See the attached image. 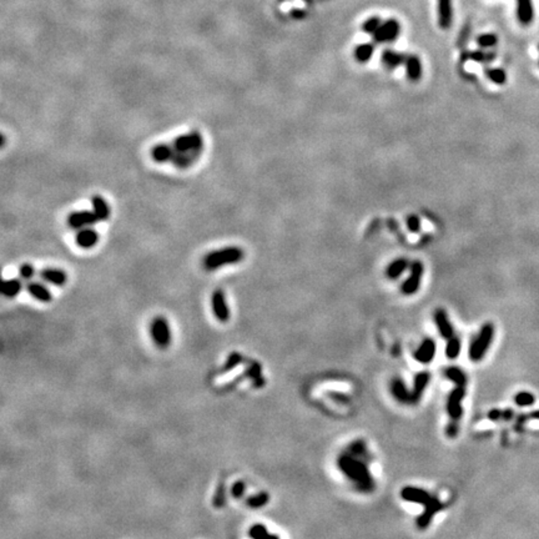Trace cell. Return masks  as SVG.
Segmentation results:
<instances>
[{
  "mask_svg": "<svg viewBox=\"0 0 539 539\" xmlns=\"http://www.w3.org/2000/svg\"><path fill=\"white\" fill-rule=\"evenodd\" d=\"M538 50H539V46H538Z\"/></svg>",
  "mask_w": 539,
  "mask_h": 539,
  "instance_id": "cell-50",
  "label": "cell"
},
{
  "mask_svg": "<svg viewBox=\"0 0 539 539\" xmlns=\"http://www.w3.org/2000/svg\"><path fill=\"white\" fill-rule=\"evenodd\" d=\"M391 393L395 397L399 403L402 404H409L412 403L411 398V392L407 388L406 383L403 382V379L399 378V377H396L392 379L391 382Z\"/></svg>",
  "mask_w": 539,
  "mask_h": 539,
  "instance_id": "cell-17",
  "label": "cell"
},
{
  "mask_svg": "<svg viewBox=\"0 0 539 539\" xmlns=\"http://www.w3.org/2000/svg\"><path fill=\"white\" fill-rule=\"evenodd\" d=\"M401 497L403 501L411 502V503L422 504V506H427L434 498V496H432L431 493H428L427 490L422 489V488L411 487V485H407V487H404L401 490Z\"/></svg>",
  "mask_w": 539,
  "mask_h": 539,
  "instance_id": "cell-11",
  "label": "cell"
},
{
  "mask_svg": "<svg viewBox=\"0 0 539 539\" xmlns=\"http://www.w3.org/2000/svg\"><path fill=\"white\" fill-rule=\"evenodd\" d=\"M245 492H246V483L244 481H237L231 487V496L233 498H241L245 494Z\"/></svg>",
  "mask_w": 539,
  "mask_h": 539,
  "instance_id": "cell-43",
  "label": "cell"
},
{
  "mask_svg": "<svg viewBox=\"0 0 539 539\" xmlns=\"http://www.w3.org/2000/svg\"><path fill=\"white\" fill-rule=\"evenodd\" d=\"M517 18L522 25H529L533 22L534 10L532 0H517Z\"/></svg>",
  "mask_w": 539,
  "mask_h": 539,
  "instance_id": "cell-22",
  "label": "cell"
},
{
  "mask_svg": "<svg viewBox=\"0 0 539 539\" xmlns=\"http://www.w3.org/2000/svg\"><path fill=\"white\" fill-rule=\"evenodd\" d=\"M23 290V282L19 279L4 280L1 284V293L4 297L14 298L17 297Z\"/></svg>",
  "mask_w": 539,
  "mask_h": 539,
  "instance_id": "cell-27",
  "label": "cell"
},
{
  "mask_svg": "<svg viewBox=\"0 0 539 539\" xmlns=\"http://www.w3.org/2000/svg\"><path fill=\"white\" fill-rule=\"evenodd\" d=\"M150 336L155 346L160 350H166L172 342V332L170 325L164 316H156L152 318L149 326Z\"/></svg>",
  "mask_w": 539,
  "mask_h": 539,
  "instance_id": "cell-4",
  "label": "cell"
},
{
  "mask_svg": "<svg viewBox=\"0 0 539 539\" xmlns=\"http://www.w3.org/2000/svg\"><path fill=\"white\" fill-rule=\"evenodd\" d=\"M434 322H436L438 332L443 339L448 340L454 335L452 323L450 322L447 313H446V311L443 309H438L436 311V313H434Z\"/></svg>",
  "mask_w": 539,
  "mask_h": 539,
  "instance_id": "cell-19",
  "label": "cell"
},
{
  "mask_svg": "<svg viewBox=\"0 0 539 539\" xmlns=\"http://www.w3.org/2000/svg\"><path fill=\"white\" fill-rule=\"evenodd\" d=\"M404 65H406L407 78L411 82L416 83L422 78V64H421L420 57H417L416 55H409V57H406Z\"/></svg>",
  "mask_w": 539,
  "mask_h": 539,
  "instance_id": "cell-23",
  "label": "cell"
},
{
  "mask_svg": "<svg viewBox=\"0 0 539 539\" xmlns=\"http://www.w3.org/2000/svg\"><path fill=\"white\" fill-rule=\"evenodd\" d=\"M446 377H447L450 381H452L455 386H462V387H466L467 385V376L463 371H462L459 367L451 366L448 367L445 371Z\"/></svg>",
  "mask_w": 539,
  "mask_h": 539,
  "instance_id": "cell-30",
  "label": "cell"
},
{
  "mask_svg": "<svg viewBox=\"0 0 539 539\" xmlns=\"http://www.w3.org/2000/svg\"><path fill=\"white\" fill-rule=\"evenodd\" d=\"M452 0H438V23L442 29H448L452 25Z\"/></svg>",
  "mask_w": 539,
  "mask_h": 539,
  "instance_id": "cell-21",
  "label": "cell"
},
{
  "mask_svg": "<svg viewBox=\"0 0 539 539\" xmlns=\"http://www.w3.org/2000/svg\"><path fill=\"white\" fill-rule=\"evenodd\" d=\"M337 467L362 493L373 492L374 481L369 472L367 462L353 457L350 453H343L337 458Z\"/></svg>",
  "mask_w": 539,
  "mask_h": 539,
  "instance_id": "cell-1",
  "label": "cell"
},
{
  "mask_svg": "<svg viewBox=\"0 0 539 539\" xmlns=\"http://www.w3.org/2000/svg\"><path fill=\"white\" fill-rule=\"evenodd\" d=\"M514 402L515 404L519 407H528V406H532V404H534V402H536V397H534V395H532L531 392L523 391V392H519L515 395Z\"/></svg>",
  "mask_w": 539,
  "mask_h": 539,
  "instance_id": "cell-37",
  "label": "cell"
},
{
  "mask_svg": "<svg viewBox=\"0 0 539 539\" xmlns=\"http://www.w3.org/2000/svg\"><path fill=\"white\" fill-rule=\"evenodd\" d=\"M443 507H445V504L442 503L437 497H434V498L432 499L431 503L425 506V512H423L422 514L417 518V520H416V524H417L418 528L420 529L427 528V527L431 524L434 515H436L439 511L443 510Z\"/></svg>",
  "mask_w": 539,
  "mask_h": 539,
  "instance_id": "cell-12",
  "label": "cell"
},
{
  "mask_svg": "<svg viewBox=\"0 0 539 539\" xmlns=\"http://www.w3.org/2000/svg\"><path fill=\"white\" fill-rule=\"evenodd\" d=\"M40 277L48 284H52L57 287H61L68 281V275L60 268H44L40 272Z\"/></svg>",
  "mask_w": 539,
  "mask_h": 539,
  "instance_id": "cell-20",
  "label": "cell"
},
{
  "mask_svg": "<svg viewBox=\"0 0 539 539\" xmlns=\"http://www.w3.org/2000/svg\"><path fill=\"white\" fill-rule=\"evenodd\" d=\"M242 360H244V357H242L241 353L239 352H231L230 355H228L227 360H226L225 365H224L223 367V372L224 373H226V372H230L232 371L235 367H237L239 365H241L242 363Z\"/></svg>",
  "mask_w": 539,
  "mask_h": 539,
  "instance_id": "cell-36",
  "label": "cell"
},
{
  "mask_svg": "<svg viewBox=\"0 0 539 539\" xmlns=\"http://www.w3.org/2000/svg\"><path fill=\"white\" fill-rule=\"evenodd\" d=\"M409 266H411V263H409V261L407 258H396L386 268V276L390 280H397L403 275V272L406 271Z\"/></svg>",
  "mask_w": 539,
  "mask_h": 539,
  "instance_id": "cell-24",
  "label": "cell"
},
{
  "mask_svg": "<svg viewBox=\"0 0 539 539\" xmlns=\"http://www.w3.org/2000/svg\"><path fill=\"white\" fill-rule=\"evenodd\" d=\"M498 41L497 36L494 34H483V35L478 36L477 38V44L483 48V49H487V48H492L494 46Z\"/></svg>",
  "mask_w": 539,
  "mask_h": 539,
  "instance_id": "cell-39",
  "label": "cell"
},
{
  "mask_svg": "<svg viewBox=\"0 0 539 539\" xmlns=\"http://www.w3.org/2000/svg\"><path fill=\"white\" fill-rule=\"evenodd\" d=\"M488 418H489L490 421H499L501 418H503V412L499 411V409L497 408L492 409V411H489V413H488Z\"/></svg>",
  "mask_w": 539,
  "mask_h": 539,
  "instance_id": "cell-47",
  "label": "cell"
},
{
  "mask_svg": "<svg viewBox=\"0 0 539 539\" xmlns=\"http://www.w3.org/2000/svg\"><path fill=\"white\" fill-rule=\"evenodd\" d=\"M244 257L245 252L241 247L228 246L209 252L203 257L202 265L207 271H215L224 266L236 265V263L241 262Z\"/></svg>",
  "mask_w": 539,
  "mask_h": 539,
  "instance_id": "cell-2",
  "label": "cell"
},
{
  "mask_svg": "<svg viewBox=\"0 0 539 539\" xmlns=\"http://www.w3.org/2000/svg\"><path fill=\"white\" fill-rule=\"evenodd\" d=\"M531 417L534 418V420H539V411L533 412V413L531 415Z\"/></svg>",
  "mask_w": 539,
  "mask_h": 539,
  "instance_id": "cell-49",
  "label": "cell"
},
{
  "mask_svg": "<svg viewBox=\"0 0 539 539\" xmlns=\"http://www.w3.org/2000/svg\"><path fill=\"white\" fill-rule=\"evenodd\" d=\"M211 307L214 316L216 317V320L219 322L226 323L230 320L231 312L227 306V302H226L225 292L223 290L214 291L211 296Z\"/></svg>",
  "mask_w": 539,
  "mask_h": 539,
  "instance_id": "cell-7",
  "label": "cell"
},
{
  "mask_svg": "<svg viewBox=\"0 0 539 539\" xmlns=\"http://www.w3.org/2000/svg\"><path fill=\"white\" fill-rule=\"evenodd\" d=\"M468 57H471L472 60H474V61L489 62L494 59L496 54H494V53H485V52H482V50H478V52L471 53Z\"/></svg>",
  "mask_w": 539,
  "mask_h": 539,
  "instance_id": "cell-41",
  "label": "cell"
},
{
  "mask_svg": "<svg viewBox=\"0 0 539 539\" xmlns=\"http://www.w3.org/2000/svg\"><path fill=\"white\" fill-rule=\"evenodd\" d=\"M374 53V46L372 44H361L355 49V57L358 62H367Z\"/></svg>",
  "mask_w": 539,
  "mask_h": 539,
  "instance_id": "cell-32",
  "label": "cell"
},
{
  "mask_svg": "<svg viewBox=\"0 0 539 539\" xmlns=\"http://www.w3.org/2000/svg\"><path fill=\"white\" fill-rule=\"evenodd\" d=\"M461 353V340L455 337L453 335L451 339L447 340V344H446V356H447L450 360H454L459 356Z\"/></svg>",
  "mask_w": 539,
  "mask_h": 539,
  "instance_id": "cell-34",
  "label": "cell"
},
{
  "mask_svg": "<svg viewBox=\"0 0 539 539\" xmlns=\"http://www.w3.org/2000/svg\"><path fill=\"white\" fill-rule=\"evenodd\" d=\"M66 223L70 228L80 230L99 223V219L94 211H74L68 216Z\"/></svg>",
  "mask_w": 539,
  "mask_h": 539,
  "instance_id": "cell-10",
  "label": "cell"
},
{
  "mask_svg": "<svg viewBox=\"0 0 539 539\" xmlns=\"http://www.w3.org/2000/svg\"><path fill=\"white\" fill-rule=\"evenodd\" d=\"M347 453H350L351 455L358 458V459L369 462V452H367L366 442L362 441V439H357V441L352 442V443L347 447Z\"/></svg>",
  "mask_w": 539,
  "mask_h": 539,
  "instance_id": "cell-28",
  "label": "cell"
},
{
  "mask_svg": "<svg viewBox=\"0 0 539 539\" xmlns=\"http://www.w3.org/2000/svg\"><path fill=\"white\" fill-rule=\"evenodd\" d=\"M91 205H92V211L96 214L99 221H105L110 217L112 215V210L109 207L108 202L105 201V199L100 195H94L91 198Z\"/></svg>",
  "mask_w": 539,
  "mask_h": 539,
  "instance_id": "cell-25",
  "label": "cell"
},
{
  "mask_svg": "<svg viewBox=\"0 0 539 539\" xmlns=\"http://www.w3.org/2000/svg\"><path fill=\"white\" fill-rule=\"evenodd\" d=\"M485 75L490 82L497 85H503L507 82V74L503 69L501 68H492L485 70Z\"/></svg>",
  "mask_w": 539,
  "mask_h": 539,
  "instance_id": "cell-35",
  "label": "cell"
},
{
  "mask_svg": "<svg viewBox=\"0 0 539 539\" xmlns=\"http://www.w3.org/2000/svg\"><path fill=\"white\" fill-rule=\"evenodd\" d=\"M436 355V342L432 339H425L415 352V358L422 365H428Z\"/></svg>",
  "mask_w": 539,
  "mask_h": 539,
  "instance_id": "cell-14",
  "label": "cell"
},
{
  "mask_svg": "<svg viewBox=\"0 0 539 539\" xmlns=\"http://www.w3.org/2000/svg\"><path fill=\"white\" fill-rule=\"evenodd\" d=\"M494 339V326L493 323H484L481 327L477 337L473 340L471 347H469V358L473 362H480L487 353L488 348L490 347Z\"/></svg>",
  "mask_w": 539,
  "mask_h": 539,
  "instance_id": "cell-3",
  "label": "cell"
},
{
  "mask_svg": "<svg viewBox=\"0 0 539 539\" xmlns=\"http://www.w3.org/2000/svg\"><path fill=\"white\" fill-rule=\"evenodd\" d=\"M406 224H407V227H408V230L411 231V232H418V231H420L421 221L420 219H418V216H416V215H411V216L407 217Z\"/></svg>",
  "mask_w": 539,
  "mask_h": 539,
  "instance_id": "cell-44",
  "label": "cell"
},
{
  "mask_svg": "<svg viewBox=\"0 0 539 539\" xmlns=\"http://www.w3.org/2000/svg\"><path fill=\"white\" fill-rule=\"evenodd\" d=\"M270 502V496L266 492H260L257 494H254V496H250L246 499V506L252 508V510H258V508H262L266 504Z\"/></svg>",
  "mask_w": 539,
  "mask_h": 539,
  "instance_id": "cell-33",
  "label": "cell"
},
{
  "mask_svg": "<svg viewBox=\"0 0 539 539\" xmlns=\"http://www.w3.org/2000/svg\"><path fill=\"white\" fill-rule=\"evenodd\" d=\"M446 433H447L448 437H455L458 433V426H457V421H453L451 423H448L447 426V429H446Z\"/></svg>",
  "mask_w": 539,
  "mask_h": 539,
  "instance_id": "cell-46",
  "label": "cell"
},
{
  "mask_svg": "<svg viewBox=\"0 0 539 539\" xmlns=\"http://www.w3.org/2000/svg\"><path fill=\"white\" fill-rule=\"evenodd\" d=\"M75 242L80 249L90 250L99 242V233L90 226L80 228L75 235Z\"/></svg>",
  "mask_w": 539,
  "mask_h": 539,
  "instance_id": "cell-13",
  "label": "cell"
},
{
  "mask_svg": "<svg viewBox=\"0 0 539 539\" xmlns=\"http://www.w3.org/2000/svg\"><path fill=\"white\" fill-rule=\"evenodd\" d=\"M409 270H411L409 276L407 277L406 281L402 284V287H401L402 293L407 296L415 295V293L418 291V288H420L421 286V281H422L423 270H425V268H423V263L421 262V261H413V262L411 263V266H409Z\"/></svg>",
  "mask_w": 539,
  "mask_h": 539,
  "instance_id": "cell-6",
  "label": "cell"
},
{
  "mask_svg": "<svg viewBox=\"0 0 539 539\" xmlns=\"http://www.w3.org/2000/svg\"><path fill=\"white\" fill-rule=\"evenodd\" d=\"M406 61V57L401 53L393 52V50L388 49L385 50L382 54V62L383 65L388 69V70H393V69L398 68L399 65L404 64Z\"/></svg>",
  "mask_w": 539,
  "mask_h": 539,
  "instance_id": "cell-26",
  "label": "cell"
},
{
  "mask_svg": "<svg viewBox=\"0 0 539 539\" xmlns=\"http://www.w3.org/2000/svg\"><path fill=\"white\" fill-rule=\"evenodd\" d=\"M466 387H462V386H457V388L451 392L450 397H448L447 401V412L450 417L453 421L461 420L462 415H463V409H462V401L464 398V395H466Z\"/></svg>",
  "mask_w": 539,
  "mask_h": 539,
  "instance_id": "cell-9",
  "label": "cell"
},
{
  "mask_svg": "<svg viewBox=\"0 0 539 539\" xmlns=\"http://www.w3.org/2000/svg\"><path fill=\"white\" fill-rule=\"evenodd\" d=\"M249 537L252 539H270V538H274V539H279V536H275V534H271L270 532H268L267 527L263 526V524H260V523H257V524H254V526L250 528L249 531Z\"/></svg>",
  "mask_w": 539,
  "mask_h": 539,
  "instance_id": "cell-31",
  "label": "cell"
},
{
  "mask_svg": "<svg viewBox=\"0 0 539 539\" xmlns=\"http://www.w3.org/2000/svg\"><path fill=\"white\" fill-rule=\"evenodd\" d=\"M399 30H401L399 23L396 19H390L381 24L378 30L373 34V39L376 43L379 44L391 43V41H395L399 35Z\"/></svg>",
  "mask_w": 539,
  "mask_h": 539,
  "instance_id": "cell-8",
  "label": "cell"
},
{
  "mask_svg": "<svg viewBox=\"0 0 539 539\" xmlns=\"http://www.w3.org/2000/svg\"><path fill=\"white\" fill-rule=\"evenodd\" d=\"M152 160L157 164L171 163L175 156V149L171 144H157L151 149Z\"/></svg>",
  "mask_w": 539,
  "mask_h": 539,
  "instance_id": "cell-18",
  "label": "cell"
},
{
  "mask_svg": "<svg viewBox=\"0 0 539 539\" xmlns=\"http://www.w3.org/2000/svg\"><path fill=\"white\" fill-rule=\"evenodd\" d=\"M512 417H513V411H512V409H507V411L503 412V420L510 421Z\"/></svg>",
  "mask_w": 539,
  "mask_h": 539,
  "instance_id": "cell-48",
  "label": "cell"
},
{
  "mask_svg": "<svg viewBox=\"0 0 539 539\" xmlns=\"http://www.w3.org/2000/svg\"><path fill=\"white\" fill-rule=\"evenodd\" d=\"M27 291L34 300L39 301L41 304H49L53 300V293L45 284H40V282L30 281L27 284Z\"/></svg>",
  "mask_w": 539,
  "mask_h": 539,
  "instance_id": "cell-15",
  "label": "cell"
},
{
  "mask_svg": "<svg viewBox=\"0 0 539 539\" xmlns=\"http://www.w3.org/2000/svg\"><path fill=\"white\" fill-rule=\"evenodd\" d=\"M429 378H431V374L426 371H422L416 374L415 381H413V388L411 391L412 404H417L421 401L423 393H425L426 387H427L428 382H429Z\"/></svg>",
  "mask_w": 539,
  "mask_h": 539,
  "instance_id": "cell-16",
  "label": "cell"
},
{
  "mask_svg": "<svg viewBox=\"0 0 539 539\" xmlns=\"http://www.w3.org/2000/svg\"><path fill=\"white\" fill-rule=\"evenodd\" d=\"M214 506L216 507V508H223L224 506H225L226 503V489H225V484L224 483H220L219 485H217V489L216 492H215V496H214Z\"/></svg>",
  "mask_w": 539,
  "mask_h": 539,
  "instance_id": "cell-38",
  "label": "cell"
},
{
  "mask_svg": "<svg viewBox=\"0 0 539 539\" xmlns=\"http://www.w3.org/2000/svg\"><path fill=\"white\" fill-rule=\"evenodd\" d=\"M245 374L249 377L250 379H252L254 386L255 387H262L265 385V378L262 376V371H261V365L257 362H251L247 366Z\"/></svg>",
  "mask_w": 539,
  "mask_h": 539,
  "instance_id": "cell-29",
  "label": "cell"
},
{
  "mask_svg": "<svg viewBox=\"0 0 539 539\" xmlns=\"http://www.w3.org/2000/svg\"><path fill=\"white\" fill-rule=\"evenodd\" d=\"M381 24H382V22H381L379 18L372 17L365 22V24H363V30H365V33L367 34H374L377 30H378V28L381 27Z\"/></svg>",
  "mask_w": 539,
  "mask_h": 539,
  "instance_id": "cell-40",
  "label": "cell"
},
{
  "mask_svg": "<svg viewBox=\"0 0 539 539\" xmlns=\"http://www.w3.org/2000/svg\"><path fill=\"white\" fill-rule=\"evenodd\" d=\"M171 145L175 149V154H184V152L194 151V150L203 151V138L201 133L195 130L176 136Z\"/></svg>",
  "mask_w": 539,
  "mask_h": 539,
  "instance_id": "cell-5",
  "label": "cell"
},
{
  "mask_svg": "<svg viewBox=\"0 0 539 539\" xmlns=\"http://www.w3.org/2000/svg\"><path fill=\"white\" fill-rule=\"evenodd\" d=\"M19 275L22 277V280L30 281V280H33L34 276H35V268H34L33 265H30V263H23L19 267Z\"/></svg>",
  "mask_w": 539,
  "mask_h": 539,
  "instance_id": "cell-42",
  "label": "cell"
},
{
  "mask_svg": "<svg viewBox=\"0 0 539 539\" xmlns=\"http://www.w3.org/2000/svg\"><path fill=\"white\" fill-rule=\"evenodd\" d=\"M330 397L334 399V401L339 402V403H342V404H346V403H348V402H350V398H348L347 396L342 395V393H334V392H332V393H330Z\"/></svg>",
  "mask_w": 539,
  "mask_h": 539,
  "instance_id": "cell-45",
  "label": "cell"
}]
</instances>
